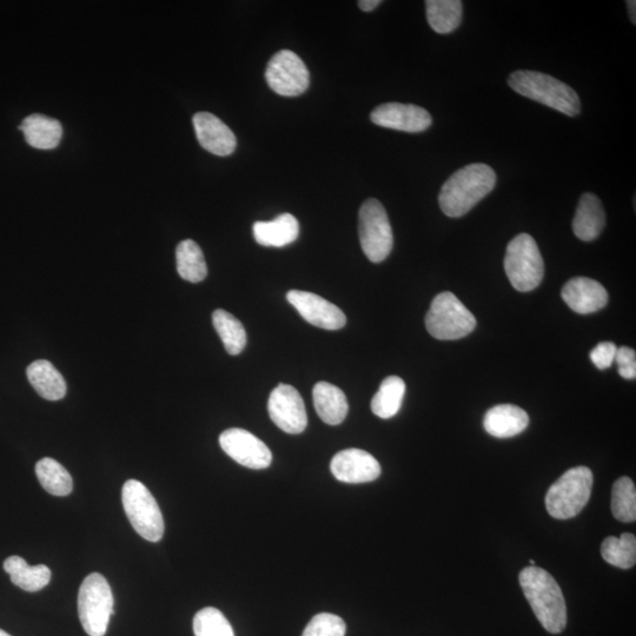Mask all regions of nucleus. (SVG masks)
I'll return each mask as SVG.
<instances>
[{
	"instance_id": "obj_1",
	"label": "nucleus",
	"mask_w": 636,
	"mask_h": 636,
	"mask_svg": "<svg viewBox=\"0 0 636 636\" xmlns=\"http://www.w3.org/2000/svg\"><path fill=\"white\" fill-rule=\"evenodd\" d=\"M495 185L496 174L489 165H466L443 184L439 196L440 208L448 217L465 216L494 190Z\"/></svg>"
},
{
	"instance_id": "obj_2",
	"label": "nucleus",
	"mask_w": 636,
	"mask_h": 636,
	"mask_svg": "<svg viewBox=\"0 0 636 636\" xmlns=\"http://www.w3.org/2000/svg\"><path fill=\"white\" fill-rule=\"evenodd\" d=\"M520 585L540 624L559 634L567 626V607L559 583L545 569L529 566L520 573Z\"/></svg>"
},
{
	"instance_id": "obj_3",
	"label": "nucleus",
	"mask_w": 636,
	"mask_h": 636,
	"mask_svg": "<svg viewBox=\"0 0 636 636\" xmlns=\"http://www.w3.org/2000/svg\"><path fill=\"white\" fill-rule=\"evenodd\" d=\"M508 84L519 95L545 104L561 114L575 117L580 114L579 95L571 86L539 71L519 70L509 76Z\"/></svg>"
},
{
	"instance_id": "obj_4",
	"label": "nucleus",
	"mask_w": 636,
	"mask_h": 636,
	"mask_svg": "<svg viewBox=\"0 0 636 636\" xmlns=\"http://www.w3.org/2000/svg\"><path fill=\"white\" fill-rule=\"evenodd\" d=\"M594 477L587 467L569 469L546 495V507L554 519L575 518L591 499Z\"/></svg>"
},
{
	"instance_id": "obj_5",
	"label": "nucleus",
	"mask_w": 636,
	"mask_h": 636,
	"mask_svg": "<svg viewBox=\"0 0 636 636\" xmlns=\"http://www.w3.org/2000/svg\"><path fill=\"white\" fill-rule=\"evenodd\" d=\"M114 594L102 574L92 573L84 579L78 593V616L86 634L104 636L114 614Z\"/></svg>"
},
{
	"instance_id": "obj_6",
	"label": "nucleus",
	"mask_w": 636,
	"mask_h": 636,
	"mask_svg": "<svg viewBox=\"0 0 636 636\" xmlns=\"http://www.w3.org/2000/svg\"><path fill=\"white\" fill-rule=\"evenodd\" d=\"M505 270L509 282L521 293H528L540 286L545 277V262L532 236L520 234L509 242Z\"/></svg>"
},
{
	"instance_id": "obj_7",
	"label": "nucleus",
	"mask_w": 636,
	"mask_h": 636,
	"mask_svg": "<svg viewBox=\"0 0 636 636\" xmlns=\"http://www.w3.org/2000/svg\"><path fill=\"white\" fill-rule=\"evenodd\" d=\"M428 333L434 339L455 341L472 334L476 318L453 293L437 295L426 316Z\"/></svg>"
},
{
	"instance_id": "obj_8",
	"label": "nucleus",
	"mask_w": 636,
	"mask_h": 636,
	"mask_svg": "<svg viewBox=\"0 0 636 636\" xmlns=\"http://www.w3.org/2000/svg\"><path fill=\"white\" fill-rule=\"evenodd\" d=\"M122 502L128 519L143 539L158 542L163 538L164 520L150 490L137 480H128L122 489Z\"/></svg>"
},
{
	"instance_id": "obj_9",
	"label": "nucleus",
	"mask_w": 636,
	"mask_h": 636,
	"mask_svg": "<svg viewBox=\"0 0 636 636\" xmlns=\"http://www.w3.org/2000/svg\"><path fill=\"white\" fill-rule=\"evenodd\" d=\"M359 235L363 253L370 262L381 263L392 253V225L386 209L375 198H370L362 204L359 214Z\"/></svg>"
},
{
	"instance_id": "obj_10",
	"label": "nucleus",
	"mask_w": 636,
	"mask_h": 636,
	"mask_svg": "<svg viewBox=\"0 0 636 636\" xmlns=\"http://www.w3.org/2000/svg\"><path fill=\"white\" fill-rule=\"evenodd\" d=\"M265 79L271 90L284 97L301 96L310 84L307 65L290 50L275 53L265 70Z\"/></svg>"
},
{
	"instance_id": "obj_11",
	"label": "nucleus",
	"mask_w": 636,
	"mask_h": 636,
	"mask_svg": "<svg viewBox=\"0 0 636 636\" xmlns=\"http://www.w3.org/2000/svg\"><path fill=\"white\" fill-rule=\"evenodd\" d=\"M269 416L278 428L287 434H301L308 426L306 406L300 393L288 384H278L271 392Z\"/></svg>"
},
{
	"instance_id": "obj_12",
	"label": "nucleus",
	"mask_w": 636,
	"mask_h": 636,
	"mask_svg": "<svg viewBox=\"0 0 636 636\" xmlns=\"http://www.w3.org/2000/svg\"><path fill=\"white\" fill-rule=\"evenodd\" d=\"M220 445L231 459L250 469H265L273 462V454L268 446L248 430H225L220 436Z\"/></svg>"
},
{
	"instance_id": "obj_13",
	"label": "nucleus",
	"mask_w": 636,
	"mask_h": 636,
	"mask_svg": "<svg viewBox=\"0 0 636 636\" xmlns=\"http://www.w3.org/2000/svg\"><path fill=\"white\" fill-rule=\"evenodd\" d=\"M288 302L308 323L314 327L326 330H340L347 323L343 311L321 296L308 291L291 290Z\"/></svg>"
},
{
	"instance_id": "obj_14",
	"label": "nucleus",
	"mask_w": 636,
	"mask_h": 636,
	"mask_svg": "<svg viewBox=\"0 0 636 636\" xmlns=\"http://www.w3.org/2000/svg\"><path fill=\"white\" fill-rule=\"evenodd\" d=\"M371 122L386 129L404 132L426 131L433 124V118L426 109L414 104L386 103L374 109Z\"/></svg>"
},
{
	"instance_id": "obj_15",
	"label": "nucleus",
	"mask_w": 636,
	"mask_h": 636,
	"mask_svg": "<svg viewBox=\"0 0 636 636\" xmlns=\"http://www.w3.org/2000/svg\"><path fill=\"white\" fill-rule=\"evenodd\" d=\"M331 473L336 480L344 483H367L379 479V461L366 450L346 449L334 456L330 463Z\"/></svg>"
},
{
	"instance_id": "obj_16",
	"label": "nucleus",
	"mask_w": 636,
	"mask_h": 636,
	"mask_svg": "<svg viewBox=\"0 0 636 636\" xmlns=\"http://www.w3.org/2000/svg\"><path fill=\"white\" fill-rule=\"evenodd\" d=\"M201 147L216 156H230L237 147L236 136L220 118L209 112H198L192 118Z\"/></svg>"
},
{
	"instance_id": "obj_17",
	"label": "nucleus",
	"mask_w": 636,
	"mask_h": 636,
	"mask_svg": "<svg viewBox=\"0 0 636 636\" xmlns=\"http://www.w3.org/2000/svg\"><path fill=\"white\" fill-rule=\"evenodd\" d=\"M561 295L567 306L580 315L604 309L609 298L604 286L588 277L572 278L563 287Z\"/></svg>"
},
{
	"instance_id": "obj_18",
	"label": "nucleus",
	"mask_w": 636,
	"mask_h": 636,
	"mask_svg": "<svg viewBox=\"0 0 636 636\" xmlns=\"http://www.w3.org/2000/svg\"><path fill=\"white\" fill-rule=\"evenodd\" d=\"M528 426V414L514 404H499L489 409L483 420L486 432L498 439H509L519 435L525 432Z\"/></svg>"
},
{
	"instance_id": "obj_19",
	"label": "nucleus",
	"mask_w": 636,
	"mask_h": 636,
	"mask_svg": "<svg viewBox=\"0 0 636 636\" xmlns=\"http://www.w3.org/2000/svg\"><path fill=\"white\" fill-rule=\"evenodd\" d=\"M606 225V214L600 198L591 192L580 198L573 220V231L583 242H592L598 238Z\"/></svg>"
},
{
	"instance_id": "obj_20",
	"label": "nucleus",
	"mask_w": 636,
	"mask_h": 636,
	"mask_svg": "<svg viewBox=\"0 0 636 636\" xmlns=\"http://www.w3.org/2000/svg\"><path fill=\"white\" fill-rule=\"evenodd\" d=\"M19 130L23 131L26 143L39 150L56 149L63 137L61 122L39 114L26 117Z\"/></svg>"
},
{
	"instance_id": "obj_21",
	"label": "nucleus",
	"mask_w": 636,
	"mask_h": 636,
	"mask_svg": "<svg viewBox=\"0 0 636 636\" xmlns=\"http://www.w3.org/2000/svg\"><path fill=\"white\" fill-rule=\"evenodd\" d=\"M254 237L263 247L283 248L300 236V223L291 214H282L269 222L254 224Z\"/></svg>"
},
{
	"instance_id": "obj_22",
	"label": "nucleus",
	"mask_w": 636,
	"mask_h": 636,
	"mask_svg": "<svg viewBox=\"0 0 636 636\" xmlns=\"http://www.w3.org/2000/svg\"><path fill=\"white\" fill-rule=\"evenodd\" d=\"M316 413L329 426H339L348 415V400L339 387L328 382H318L313 390Z\"/></svg>"
},
{
	"instance_id": "obj_23",
	"label": "nucleus",
	"mask_w": 636,
	"mask_h": 636,
	"mask_svg": "<svg viewBox=\"0 0 636 636\" xmlns=\"http://www.w3.org/2000/svg\"><path fill=\"white\" fill-rule=\"evenodd\" d=\"M4 571L10 575L13 585L25 592L35 593L49 585L51 571L45 565L29 566L21 556L13 555L4 562Z\"/></svg>"
},
{
	"instance_id": "obj_24",
	"label": "nucleus",
	"mask_w": 636,
	"mask_h": 636,
	"mask_svg": "<svg viewBox=\"0 0 636 636\" xmlns=\"http://www.w3.org/2000/svg\"><path fill=\"white\" fill-rule=\"evenodd\" d=\"M31 386L48 401L62 400L66 395V382L61 373L49 361L33 362L26 370Z\"/></svg>"
},
{
	"instance_id": "obj_25",
	"label": "nucleus",
	"mask_w": 636,
	"mask_h": 636,
	"mask_svg": "<svg viewBox=\"0 0 636 636\" xmlns=\"http://www.w3.org/2000/svg\"><path fill=\"white\" fill-rule=\"evenodd\" d=\"M406 395V383L399 376H389L381 383L379 392L371 401V410L380 419H392L400 412Z\"/></svg>"
},
{
	"instance_id": "obj_26",
	"label": "nucleus",
	"mask_w": 636,
	"mask_h": 636,
	"mask_svg": "<svg viewBox=\"0 0 636 636\" xmlns=\"http://www.w3.org/2000/svg\"><path fill=\"white\" fill-rule=\"evenodd\" d=\"M427 19L436 33L448 35L459 28L463 4L460 0H427Z\"/></svg>"
},
{
	"instance_id": "obj_27",
	"label": "nucleus",
	"mask_w": 636,
	"mask_h": 636,
	"mask_svg": "<svg viewBox=\"0 0 636 636\" xmlns=\"http://www.w3.org/2000/svg\"><path fill=\"white\" fill-rule=\"evenodd\" d=\"M177 271L183 280L200 283L208 276L203 251L195 241L185 240L176 249Z\"/></svg>"
},
{
	"instance_id": "obj_28",
	"label": "nucleus",
	"mask_w": 636,
	"mask_h": 636,
	"mask_svg": "<svg viewBox=\"0 0 636 636\" xmlns=\"http://www.w3.org/2000/svg\"><path fill=\"white\" fill-rule=\"evenodd\" d=\"M36 475L46 492L53 496H68L74 489V481L68 470L50 457L37 462Z\"/></svg>"
},
{
	"instance_id": "obj_29",
	"label": "nucleus",
	"mask_w": 636,
	"mask_h": 636,
	"mask_svg": "<svg viewBox=\"0 0 636 636\" xmlns=\"http://www.w3.org/2000/svg\"><path fill=\"white\" fill-rule=\"evenodd\" d=\"M212 323L230 355H240L247 346V333L243 324L234 315L223 309L212 314Z\"/></svg>"
},
{
	"instance_id": "obj_30",
	"label": "nucleus",
	"mask_w": 636,
	"mask_h": 636,
	"mask_svg": "<svg viewBox=\"0 0 636 636\" xmlns=\"http://www.w3.org/2000/svg\"><path fill=\"white\" fill-rule=\"evenodd\" d=\"M601 555L609 565L621 569L633 568L636 562L635 536L629 533L622 534L620 538L609 536L602 542Z\"/></svg>"
},
{
	"instance_id": "obj_31",
	"label": "nucleus",
	"mask_w": 636,
	"mask_h": 636,
	"mask_svg": "<svg viewBox=\"0 0 636 636\" xmlns=\"http://www.w3.org/2000/svg\"><path fill=\"white\" fill-rule=\"evenodd\" d=\"M612 513L616 520L634 522L636 520V489L629 477H620L612 490Z\"/></svg>"
},
{
	"instance_id": "obj_32",
	"label": "nucleus",
	"mask_w": 636,
	"mask_h": 636,
	"mask_svg": "<svg viewBox=\"0 0 636 636\" xmlns=\"http://www.w3.org/2000/svg\"><path fill=\"white\" fill-rule=\"evenodd\" d=\"M195 636H235L230 622L217 608L201 609L194 618Z\"/></svg>"
},
{
	"instance_id": "obj_33",
	"label": "nucleus",
	"mask_w": 636,
	"mask_h": 636,
	"mask_svg": "<svg viewBox=\"0 0 636 636\" xmlns=\"http://www.w3.org/2000/svg\"><path fill=\"white\" fill-rule=\"evenodd\" d=\"M346 632V622L340 616L321 613L311 619L302 636H344Z\"/></svg>"
},
{
	"instance_id": "obj_34",
	"label": "nucleus",
	"mask_w": 636,
	"mask_h": 636,
	"mask_svg": "<svg viewBox=\"0 0 636 636\" xmlns=\"http://www.w3.org/2000/svg\"><path fill=\"white\" fill-rule=\"evenodd\" d=\"M614 362L618 364L621 377L626 380L636 379V353L634 349L628 347L618 348Z\"/></svg>"
},
{
	"instance_id": "obj_35",
	"label": "nucleus",
	"mask_w": 636,
	"mask_h": 636,
	"mask_svg": "<svg viewBox=\"0 0 636 636\" xmlns=\"http://www.w3.org/2000/svg\"><path fill=\"white\" fill-rule=\"evenodd\" d=\"M616 351L618 347L612 342H601L591 353V360L594 366L600 370L608 369L615 361Z\"/></svg>"
},
{
	"instance_id": "obj_36",
	"label": "nucleus",
	"mask_w": 636,
	"mask_h": 636,
	"mask_svg": "<svg viewBox=\"0 0 636 636\" xmlns=\"http://www.w3.org/2000/svg\"><path fill=\"white\" fill-rule=\"evenodd\" d=\"M359 8L364 12L374 11L382 4L381 0H360Z\"/></svg>"
},
{
	"instance_id": "obj_37",
	"label": "nucleus",
	"mask_w": 636,
	"mask_h": 636,
	"mask_svg": "<svg viewBox=\"0 0 636 636\" xmlns=\"http://www.w3.org/2000/svg\"><path fill=\"white\" fill-rule=\"evenodd\" d=\"M627 8H628V12H629V17H631V21L633 22V24L636 23V2H634V0H628L627 2Z\"/></svg>"
},
{
	"instance_id": "obj_38",
	"label": "nucleus",
	"mask_w": 636,
	"mask_h": 636,
	"mask_svg": "<svg viewBox=\"0 0 636 636\" xmlns=\"http://www.w3.org/2000/svg\"><path fill=\"white\" fill-rule=\"evenodd\" d=\"M0 636H11V635L3 631V629H0Z\"/></svg>"
},
{
	"instance_id": "obj_39",
	"label": "nucleus",
	"mask_w": 636,
	"mask_h": 636,
	"mask_svg": "<svg viewBox=\"0 0 636 636\" xmlns=\"http://www.w3.org/2000/svg\"><path fill=\"white\" fill-rule=\"evenodd\" d=\"M530 566H535V561L534 560H530Z\"/></svg>"
}]
</instances>
